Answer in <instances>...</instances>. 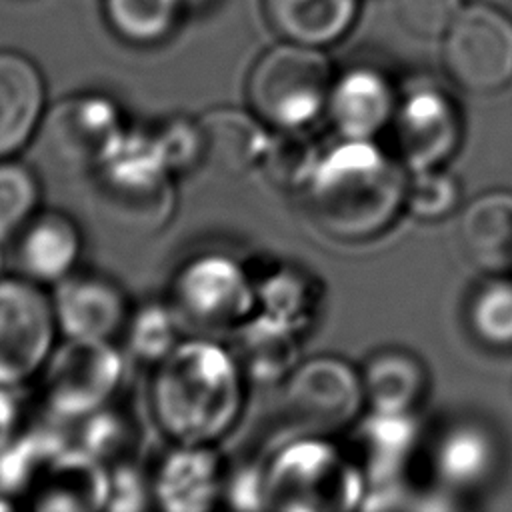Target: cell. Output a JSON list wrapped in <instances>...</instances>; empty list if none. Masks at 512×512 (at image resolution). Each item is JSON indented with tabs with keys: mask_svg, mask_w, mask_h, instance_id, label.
Here are the masks:
<instances>
[{
	"mask_svg": "<svg viewBox=\"0 0 512 512\" xmlns=\"http://www.w3.org/2000/svg\"><path fill=\"white\" fill-rule=\"evenodd\" d=\"M402 162L370 140H346L318 158L300 190L308 218L324 234L358 242L384 232L404 208Z\"/></svg>",
	"mask_w": 512,
	"mask_h": 512,
	"instance_id": "6da1fadb",
	"label": "cell"
},
{
	"mask_svg": "<svg viewBox=\"0 0 512 512\" xmlns=\"http://www.w3.org/2000/svg\"><path fill=\"white\" fill-rule=\"evenodd\" d=\"M242 378L234 354L222 346L202 338L176 344L158 362L150 390L160 430L176 444L218 440L240 414Z\"/></svg>",
	"mask_w": 512,
	"mask_h": 512,
	"instance_id": "7a4b0ae2",
	"label": "cell"
},
{
	"mask_svg": "<svg viewBox=\"0 0 512 512\" xmlns=\"http://www.w3.org/2000/svg\"><path fill=\"white\" fill-rule=\"evenodd\" d=\"M170 172L156 136L122 134L92 172L96 210L128 230L160 228L174 206Z\"/></svg>",
	"mask_w": 512,
	"mask_h": 512,
	"instance_id": "3957f363",
	"label": "cell"
},
{
	"mask_svg": "<svg viewBox=\"0 0 512 512\" xmlns=\"http://www.w3.org/2000/svg\"><path fill=\"white\" fill-rule=\"evenodd\" d=\"M332 82L330 62L318 48L284 42L256 60L246 90L264 124L302 130L326 110Z\"/></svg>",
	"mask_w": 512,
	"mask_h": 512,
	"instance_id": "277c9868",
	"label": "cell"
},
{
	"mask_svg": "<svg viewBox=\"0 0 512 512\" xmlns=\"http://www.w3.org/2000/svg\"><path fill=\"white\" fill-rule=\"evenodd\" d=\"M36 134L46 164L66 174H92L124 132L112 100L76 94L54 104Z\"/></svg>",
	"mask_w": 512,
	"mask_h": 512,
	"instance_id": "5b68a950",
	"label": "cell"
},
{
	"mask_svg": "<svg viewBox=\"0 0 512 512\" xmlns=\"http://www.w3.org/2000/svg\"><path fill=\"white\" fill-rule=\"evenodd\" d=\"M262 486L266 506L276 508H350L360 492L354 468L320 440L298 442L280 452Z\"/></svg>",
	"mask_w": 512,
	"mask_h": 512,
	"instance_id": "8992f818",
	"label": "cell"
},
{
	"mask_svg": "<svg viewBox=\"0 0 512 512\" xmlns=\"http://www.w3.org/2000/svg\"><path fill=\"white\" fill-rule=\"evenodd\" d=\"M258 306L256 286L244 266L226 254L188 260L172 282L176 318L200 330L240 326Z\"/></svg>",
	"mask_w": 512,
	"mask_h": 512,
	"instance_id": "52a82bcc",
	"label": "cell"
},
{
	"mask_svg": "<svg viewBox=\"0 0 512 512\" xmlns=\"http://www.w3.org/2000/svg\"><path fill=\"white\" fill-rule=\"evenodd\" d=\"M442 62L468 92H492L512 80V18L490 4H470L444 32Z\"/></svg>",
	"mask_w": 512,
	"mask_h": 512,
	"instance_id": "ba28073f",
	"label": "cell"
},
{
	"mask_svg": "<svg viewBox=\"0 0 512 512\" xmlns=\"http://www.w3.org/2000/svg\"><path fill=\"white\" fill-rule=\"evenodd\" d=\"M362 402L360 374L334 356H318L294 366L282 388L286 416L310 434H330L348 426Z\"/></svg>",
	"mask_w": 512,
	"mask_h": 512,
	"instance_id": "9c48e42d",
	"label": "cell"
},
{
	"mask_svg": "<svg viewBox=\"0 0 512 512\" xmlns=\"http://www.w3.org/2000/svg\"><path fill=\"white\" fill-rule=\"evenodd\" d=\"M56 318L50 300L26 278H0V386H18L52 354Z\"/></svg>",
	"mask_w": 512,
	"mask_h": 512,
	"instance_id": "30bf717a",
	"label": "cell"
},
{
	"mask_svg": "<svg viewBox=\"0 0 512 512\" xmlns=\"http://www.w3.org/2000/svg\"><path fill=\"white\" fill-rule=\"evenodd\" d=\"M42 394L66 418L90 416L114 394L122 362L108 340H72L52 350L44 364Z\"/></svg>",
	"mask_w": 512,
	"mask_h": 512,
	"instance_id": "8fae6325",
	"label": "cell"
},
{
	"mask_svg": "<svg viewBox=\"0 0 512 512\" xmlns=\"http://www.w3.org/2000/svg\"><path fill=\"white\" fill-rule=\"evenodd\" d=\"M390 124L396 156L414 172L438 168L460 142V114L454 102L432 88H420L398 102Z\"/></svg>",
	"mask_w": 512,
	"mask_h": 512,
	"instance_id": "7c38bea8",
	"label": "cell"
},
{
	"mask_svg": "<svg viewBox=\"0 0 512 512\" xmlns=\"http://www.w3.org/2000/svg\"><path fill=\"white\" fill-rule=\"evenodd\" d=\"M52 308L56 326L72 340H110L128 320L118 286L92 274L60 280Z\"/></svg>",
	"mask_w": 512,
	"mask_h": 512,
	"instance_id": "4fadbf2b",
	"label": "cell"
},
{
	"mask_svg": "<svg viewBox=\"0 0 512 512\" xmlns=\"http://www.w3.org/2000/svg\"><path fill=\"white\" fill-rule=\"evenodd\" d=\"M398 100L390 80L372 68H352L332 82L326 112L344 140H370L392 122Z\"/></svg>",
	"mask_w": 512,
	"mask_h": 512,
	"instance_id": "5bb4252c",
	"label": "cell"
},
{
	"mask_svg": "<svg viewBox=\"0 0 512 512\" xmlns=\"http://www.w3.org/2000/svg\"><path fill=\"white\" fill-rule=\"evenodd\" d=\"M262 120L238 108L208 110L198 122L200 166L220 176H240L260 166L270 136Z\"/></svg>",
	"mask_w": 512,
	"mask_h": 512,
	"instance_id": "9a60e30c",
	"label": "cell"
},
{
	"mask_svg": "<svg viewBox=\"0 0 512 512\" xmlns=\"http://www.w3.org/2000/svg\"><path fill=\"white\" fill-rule=\"evenodd\" d=\"M44 80L36 64L0 50V160L20 152L44 118Z\"/></svg>",
	"mask_w": 512,
	"mask_h": 512,
	"instance_id": "2e32d148",
	"label": "cell"
},
{
	"mask_svg": "<svg viewBox=\"0 0 512 512\" xmlns=\"http://www.w3.org/2000/svg\"><path fill=\"white\" fill-rule=\"evenodd\" d=\"M466 258L488 274H512V192L476 196L458 218Z\"/></svg>",
	"mask_w": 512,
	"mask_h": 512,
	"instance_id": "e0dca14e",
	"label": "cell"
},
{
	"mask_svg": "<svg viewBox=\"0 0 512 512\" xmlns=\"http://www.w3.org/2000/svg\"><path fill=\"white\" fill-rule=\"evenodd\" d=\"M82 250V238L76 224L48 212L32 216L16 234V266L22 278L50 284L70 276Z\"/></svg>",
	"mask_w": 512,
	"mask_h": 512,
	"instance_id": "ac0fdd59",
	"label": "cell"
},
{
	"mask_svg": "<svg viewBox=\"0 0 512 512\" xmlns=\"http://www.w3.org/2000/svg\"><path fill=\"white\" fill-rule=\"evenodd\" d=\"M270 28L286 42L312 48L342 40L358 14V0H262Z\"/></svg>",
	"mask_w": 512,
	"mask_h": 512,
	"instance_id": "d6986e66",
	"label": "cell"
},
{
	"mask_svg": "<svg viewBox=\"0 0 512 512\" xmlns=\"http://www.w3.org/2000/svg\"><path fill=\"white\" fill-rule=\"evenodd\" d=\"M220 492V464L208 446L178 444L158 468L154 494L168 510H206Z\"/></svg>",
	"mask_w": 512,
	"mask_h": 512,
	"instance_id": "ffe728a7",
	"label": "cell"
},
{
	"mask_svg": "<svg viewBox=\"0 0 512 512\" xmlns=\"http://www.w3.org/2000/svg\"><path fill=\"white\" fill-rule=\"evenodd\" d=\"M234 350L244 376L264 384L276 382L296 366L298 330L260 312L236 326Z\"/></svg>",
	"mask_w": 512,
	"mask_h": 512,
	"instance_id": "44dd1931",
	"label": "cell"
},
{
	"mask_svg": "<svg viewBox=\"0 0 512 512\" xmlns=\"http://www.w3.org/2000/svg\"><path fill=\"white\" fill-rule=\"evenodd\" d=\"M364 400L380 414H410L426 390L422 362L406 350H380L368 358L360 374Z\"/></svg>",
	"mask_w": 512,
	"mask_h": 512,
	"instance_id": "7402d4cb",
	"label": "cell"
},
{
	"mask_svg": "<svg viewBox=\"0 0 512 512\" xmlns=\"http://www.w3.org/2000/svg\"><path fill=\"white\" fill-rule=\"evenodd\" d=\"M186 0H102L104 16L116 36L136 46L168 38Z\"/></svg>",
	"mask_w": 512,
	"mask_h": 512,
	"instance_id": "603a6c76",
	"label": "cell"
},
{
	"mask_svg": "<svg viewBox=\"0 0 512 512\" xmlns=\"http://www.w3.org/2000/svg\"><path fill=\"white\" fill-rule=\"evenodd\" d=\"M406 416L374 412V418L362 428L364 464L376 482H388L408 460L414 428Z\"/></svg>",
	"mask_w": 512,
	"mask_h": 512,
	"instance_id": "cb8c5ba5",
	"label": "cell"
},
{
	"mask_svg": "<svg viewBox=\"0 0 512 512\" xmlns=\"http://www.w3.org/2000/svg\"><path fill=\"white\" fill-rule=\"evenodd\" d=\"M472 334L490 348H512V276L496 274L468 304Z\"/></svg>",
	"mask_w": 512,
	"mask_h": 512,
	"instance_id": "d4e9b609",
	"label": "cell"
},
{
	"mask_svg": "<svg viewBox=\"0 0 512 512\" xmlns=\"http://www.w3.org/2000/svg\"><path fill=\"white\" fill-rule=\"evenodd\" d=\"M492 458L494 446L488 436L478 428L460 426L442 438L436 464L446 482L468 486L490 470Z\"/></svg>",
	"mask_w": 512,
	"mask_h": 512,
	"instance_id": "484cf974",
	"label": "cell"
},
{
	"mask_svg": "<svg viewBox=\"0 0 512 512\" xmlns=\"http://www.w3.org/2000/svg\"><path fill=\"white\" fill-rule=\"evenodd\" d=\"M256 298L262 314L296 330L310 322V310L316 304V292L308 278L292 268H280L266 276L256 286Z\"/></svg>",
	"mask_w": 512,
	"mask_h": 512,
	"instance_id": "4316f807",
	"label": "cell"
},
{
	"mask_svg": "<svg viewBox=\"0 0 512 512\" xmlns=\"http://www.w3.org/2000/svg\"><path fill=\"white\" fill-rule=\"evenodd\" d=\"M318 158L314 142L300 130H280L270 136L260 166L274 184L300 192Z\"/></svg>",
	"mask_w": 512,
	"mask_h": 512,
	"instance_id": "83f0119b",
	"label": "cell"
},
{
	"mask_svg": "<svg viewBox=\"0 0 512 512\" xmlns=\"http://www.w3.org/2000/svg\"><path fill=\"white\" fill-rule=\"evenodd\" d=\"M38 186L34 174L16 162L0 160V242L16 234L34 216Z\"/></svg>",
	"mask_w": 512,
	"mask_h": 512,
	"instance_id": "f1b7e54d",
	"label": "cell"
},
{
	"mask_svg": "<svg viewBox=\"0 0 512 512\" xmlns=\"http://www.w3.org/2000/svg\"><path fill=\"white\" fill-rule=\"evenodd\" d=\"M128 324V344L134 356L146 362H160L178 342H176V314L172 308L162 304H146Z\"/></svg>",
	"mask_w": 512,
	"mask_h": 512,
	"instance_id": "f546056e",
	"label": "cell"
},
{
	"mask_svg": "<svg viewBox=\"0 0 512 512\" xmlns=\"http://www.w3.org/2000/svg\"><path fill=\"white\" fill-rule=\"evenodd\" d=\"M460 200V186L454 176L438 168L416 170L406 184L404 208L422 220L444 218Z\"/></svg>",
	"mask_w": 512,
	"mask_h": 512,
	"instance_id": "4dcf8cb0",
	"label": "cell"
},
{
	"mask_svg": "<svg viewBox=\"0 0 512 512\" xmlns=\"http://www.w3.org/2000/svg\"><path fill=\"white\" fill-rule=\"evenodd\" d=\"M460 10L462 0H396L400 24L422 38L442 36Z\"/></svg>",
	"mask_w": 512,
	"mask_h": 512,
	"instance_id": "1f68e13d",
	"label": "cell"
},
{
	"mask_svg": "<svg viewBox=\"0 0 512 512\" xmlns=\"http://www.w3.org/2000/svg\"><path fill=\"white\" fill-rule=\"evenodd\" d=\"M18 412L12 396L8 394L6 386H0V450L8 446L12 432L16 428Z\"/></svg>",
	"mask_w": 512,
	"mask_h": 512,
	"instance_id": "d6a6232c",
	"label": "cell"
}]
</instances>
